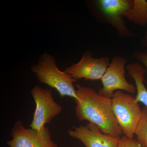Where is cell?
Listing matches in <instances>:
<instances>
[{
    "mask_svg": "<svg viewBox=\"0 0 147 147\" xmlns=\"http://www.w3.org/2000/svg\"><path fill=\"white\" fill-rule=\"evenodd\" d=\"M31 71L40 83L54 88L61 97L68 96L79 99L74 83L76 81L65 71L58 68L55 58L45 53L41 55L38 63L32 66Z\"/></svg>",
    "mask_w": 147,
    "mask_h": 147,
    "instance_id": "2",
    "label": "cell"
},
{
    "mask_svg": "<svg viewBox=\"0 0 147 147\" xmlns=\"http://www.w3.org/2000/svg\"><path fill=\"white\" fill-rule=\"evenodd\" d=\"M135 58L141 63L144 65L147 69V49L144 52L136 53Z\"/></svg>",
    "mask_w": 147,
    "mask_h": 147,
    "instance_id": "13",
    "label": "cell"
},
{
    "mask_svg": "<svg viewBox=\"0 0 147 147\" xmlns=\"http://www.w3.org/2000/svg\"><path fill=\"white\" fill-rule=\"evenodd\" d=\"M110 63L108 57L96 59L87 51L77 63L66 67L64 71L76 81L82 79L95 81L101 79Z\"/></svg>",
    "mask_w": 147,
    "mask_h": 147,
    "instance_id": "7",
    "label": "cell"
},
{
    "mask_svg": "<svg viewBox=\"0 0 147 147\" xmlns=\"http://www.w3.org/2000/svg\"><path fill=\"white\" fill-rule=\"evenodd\" d=\"M126 60L123 57L116 56L112 59L105 74L100 80L102 88L98 93L104 97L112 99L117 90L125 91L134 94L136 88L127 81L125 76V65Z\"/></svg>",
    "mask_w": 147,
    "mask_h": 147,
    "instance_id": "5",
    "label": "cell"
},
{
    "mask_svg": "<svg viewBox=\"0 0 147 147\" xmlns=\"http://www.w3.org/2000/svg\"><path fill=\"white\" fill-rule=\"evenodd\" d=\"M36 103V109L30 127L43 131L45 125L60 114L62 107L53 98L52 90L37 86L31 91Z\"/></svg>",
    "mask_w": 147,
    "mask_h": 147,
    "instance_id": "4",
    "label": "cell"
},
{
    "mask_svg": "<svg viewBox=\"0 0 147 147\" xmlns=\"http://www.w3.org/2000/svg\"><path fill=\"white\" fill-rule=\"evenodd\" d=\"M76 86L79 98L75 100L77 118L94 124L104 134L121 138L123 134L113 113L112 99L102 96L89 87L80 84Z\"/></svg>",
    "mask_w": 147,
    "mask_h": 147,
    "instance_id": "1",
    "label": "cell"
},
{
    "mask_svg": "<svg viewBox=\"0 0 147 147\" xmlns=\"http://www.w3.org/2000/svg\"><path fill=\"white\" fill-rule=\"evenodd\" d=\"M129 21L145 26L147 25V1L133 0L132 7L125 15Z\"/></svg>",
    "mask_w": 147,
    "mask_h": 147,
    "instance_id": "10",
    "label": "cell"
},
{
    "mask_svg": "<svg viewBox=\"0 0 147 147\" xmlns=\"http://www.w3.org/2000/svg\"><path fill=\"white\" fill-rule=\"evenodd\" d=\"M135 135L137 136V141L143 147H147V108L142 109V116L137 128Z\"/></svg>",
    "mask_w": 147,
    "mask_h": 147,
    "instance_id": "11",
    "label": "cell"
},
{
    "mask_svg": "<svg viewBox=\"0 0 147 147\" xmlns=\"http://www.w3.org/2000/svg\"><path fill=\"white\" fill-rule=\"evenodd\" d=\"M112 108L124 135L133 139L142 116V110L135 97L117 90L112 98Z\"/></svg>",
    "mask_w": 147,
    "mask_h": 147,
    "instance_id": "3",
    "label": "cell"
},
{
    "mask_svg": "<svg viewBox=\"0 0 147 147\" xmlns=\"http://www.w3.org/2000/svg\"><path fill=\"white\" fill-rule=\"evenodd\" d=\"M142 44L143 46L147 47V29L146 32V35H145L144 38H143V40H142Z\"/></svg>",
    "mask_w": 147,
    "mask_h": 147,
    "instance_id": "14",
    "label": "cell"
},
{
    "mask_svg": "<svg viewBox=\"0 0 147 147\" xmlns=\"http://www.w3.org/2000/svg\"><path fill=\"white\" fill-rule=\"evenodd\" d=\"M72 128L68 130L69 135L81 141L86 147H117L120 138L104 134L91 123Z\"/></svg>",
    "mask_w": 147,
    "mask_h": 147,
    "instance_id": "9",
    "label": "cell"
},
{
    "mask_svg": "<svg viewBox=\"0 0 147 147\" xmlns=\"http://www.w3.org/2000/svg\"><path fill=\"white\" fill-rule=\"evenodd\" d=\"M117 147H143L137 140L123 135L120 138Z\"/></svg>",
    "mask_w": 147,
    "mask_h": 147,
    "instance_id": "12",
    "label": "cell"
},
{
    "mask_svg": "<svg viewBox=\"0 0 147 147\" xmlns=\"http://www.w3.org/2000/svg\"><path fill=\"white\" fill-rule=\"evenodd\" d=\"M12 139L7 142L9 147H58L51 138L48 127L38 131L23 125L22 121H17L11 130Z\"/></svg>",
    "mask_w": 147,
    "mask_h": 147,
    "instance_id": "6",
    "label": "cell"
},
{
    "mask_svg": "<svg viewBox=\"0 0 147 147\" xmlns=\"http://www.w3.org/2000/svg\"><path fill=\"white\" fill-rule=\"evenodd\" d=\"M107 21L123 36H133L124 22L123 17L133 5L130 0H100L97 2Z\"/></svg>",
    "mask_w": 147,
    "mask_h": 147,
    "instance_id": "8",
    "label": "cell"
}]
</instances>
